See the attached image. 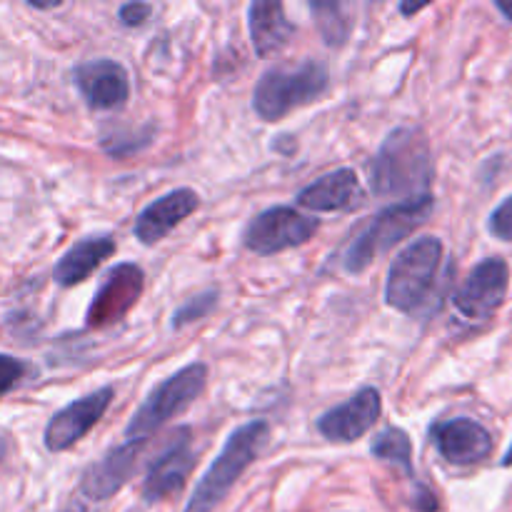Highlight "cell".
Wrapping results in <instances>:
<instances>
[{"label": "cell", "instance_id": "6da1fadb", "mask_svg": "<svg viewBox=\"0 0 512 512\" xmlns=\"http://www.w3.org/2000/svg\"><path fill=\"white\" fill-rule=\"evenodd\" d=\"M370 188L380 198L405 195V200L430 195L433 160L430 145L420 130L398 128L383 140L378 155L370 160Z\"/></svg>", "mask_w": 512, "mask_h": 512}, {"label": "cell", "instance_id": "7a4b0ae2", "mask_svg": "<svg viewBox=\"0 0 512 512\" xmlns=\"http://www.w3.org/2000/svg\"><path fill=\"white\" fill-rule=\"evenodd\" d=\"M270 440V425L265 420H253L230 433L223 453L215 458L208 473L200 478L198 488L190 495L185 512H213L228 498L233 485L238 483L240 475L255 463L263 448Z\"/></svg>", "mask_w": 512, "mask_h": 512}, {"label": "cell", "instance_id": "3957f363", "mask_svg": "<svg viewBox=\"0 0 512 512\" xmlns=\"http://www.w3.org/2000/svg\"><path fill=\"white\" fill-rule=\"evenodd\" d=\"M443 243L438 238H418L390 265L385 300L400 313L415 315L428 305L438 283V270L443 263Z\"/></svg>", "mask_w": 512, "mask_h": 512}, {"label": "cell", "instance_id": "277c9868", "mask_svg": "<svg viewBox=\"0 0 512 512\" xmlns=\"http://www.w3.org/2000/svg\"><path fill=\"white\" fill-rule=\"evenodd\" d=\"M433 205V195H418V198L403 200V203L380 210L370 220L368 228L350 243L348 253H345V270L363 273L378 255L393 250L400 240H405L415 228H420L433 213Z\"/></svg>", "mask_w": 512, "mask_h": 512}, {"label": "cell", "instance_id": "5b68a950", "mask_svg": "<svg viewBox=\"0 0 512 512\" xmlns=\"http://www.w3.org/2000/svg\"><path fill=\"white\" fill-rule=\"evenodd\" d=\"M328 85V68L318 60H305L298 68H270L255 85L253 108L263 120H280L295 108L315 103Z\"/></svg>", "mask_w": 512, "mask_h": 512}, {"label": "cell", "instance_id": "8992f818", "mask_svg": "<svg viewBox=\"0 0 512 512\" xmlns=\"http://www.w3.org/2000/svg\"><path fill=\"white\" fill-rule=\"evenodd\" d=\"M205 383H208V368L203 363L185 365L183 370L163 380L130 418L128 428H125L128 440H148V435L155 433L160 425L193 405L203 395Z\"/></svg>", "mask_w": 512, "mask_h": 512}, {"label": "cell", "instance_id": "52a82bcc", "mask_svg": "<svg viewBox=\"0 0 512 512\" xmlns=\"http://www.w3.org/2000/svg\"><path fill=\"white\" fill-rule=\"evenodd\" d=\"M315 230H318V220L288 205H275L250 220L243 233V243L255 255H275L308 243Z\"/></svg>", "mask_w": 512, "mask_h": 512}, {"label": "cell", "instance_id": "ba28073f", "mask_svg": "<svg viewBox=\"0 0 512 512\" xmlns=\"http://www.w3.org/2000/svg\"><path fill=\"white\" fill-rule=\"evenodd\" d=\"M510 288V268L503 258H488L473 268L455 293L453 305L463 318L488 320L505 303Z\"/></svg>", "mask_w": 512, "mask_h": 512}, {"label": "cell", "instance_id": "9c48e42d", "mask_svg": "<svg viewBox=\"0 0 512 512\" xmlns=\"http://www.w3.org/2000/svg\"><path fill=\"white\" fill-rule=\"evenodd\" d=\"M143 280V270L133 263H123L110 270L85 315L90 328H105L123 320L143 295Z\"/></svg>", "mask_w": 512, "mask_h": 512}, {"label": "cell", "instance_id": "30bf717a", "mask_svg": "<svg viewBox=\"0 0 512 512\" xmlns=\"http://www.w3.org/2000/svg\"><path fill=\"white\" fill-rule=\"evenodd\" d=\"M110 400H113V388L105 385V388L95 390V393L85 395V398L75 400L68 408L55 413L48 428H45V448L50 453H63L70 445L78 443L80 438H85L90 428L105 415Z\"/></svg>", "mask_w": 512, "mask_h": 512}, {"label": "cell", "instance_id": "8fae6325", "mask_svg": "<svg viewBox=\"0 0 512 512\" xmlns=\"http://www.w3.org/2000/svg\"><path fill=\"white\" fill-rule=\"evenodd\" d=\"M383 413V400L375 388H363L318 420V430L330 443H353L375 428Z\"/></svg>", "mask_w": 512, "mask_h": 512}, {"label": "cell", "instance_id": "7c38bea8", "mask_svg": "<svg viewBox=\"0 0 512 512\" xmlns=\"http://www.w3.org/2000/svg\"><path fill=\"white\" fill-rule=\"evenodd\" d=\"M435 450L450 465H475L483 463L493 453V438L488 430L470 418H453L430 428Z\"/></svg>", "mask_w": 512, "mask_h": 512}, {"label": "cell", "instance_id": "4fadbf2b", "mask_svg": "<svg viewBox=\"0 0 512 512\" xmlns=\"http://www.w3.org/2000/svg\"><path fill=\"white\" fill-rule=\"evenodd\" d=\"M145 443L148 440H128L120 448L110 450L100 463L90 465L83 473V480H80V490H83L85 498L95 500V503H103V500L113 498L128 483L135 468H138V460L143 455Z\"/></svg>", "mask_w": 512, "mask_h": 512}, {"label": "cell", "instance_id": "5bb4252c", "mask_svg": "<svg viewBox=\"0 0 512 512\" xmlns=\"http://www.w3.org/2000/svg\"><path fill=\"white\" fill-rule=\"evenodd\" d=\"M75 85L95 110H113L125 105L130 95L128 73L115 60H90L75 68Z\"/></svg>", "mask_w": 512, "mask_h": 512}, {"label": "cell", "instance_id": "9a60e30c", "mask_svg": "<svg viewBox=\"0 0 512 512\" xmlns=\"http://www.w3.org/2000/svg\"><path fill=\"white\" fill-rule=\"evenodd\" d=\"M193 463L195 455L190 448V430H180V438L150 465L148 478L143 483V498L148 503H158V500H165L168 495L183 490Z\"/></svg>", "mask_w": 512, "mask_h": 512}, {"label": "cell", "instance_id": "2e32d148", "mask_svg": "<svg viewBox=\"0 0 512 512\" xmlns=\"http://www.w3.org/2000/svg\"><path fill=\"white\" fill-rule=\"evenodd\" d=\"M198 205L200 198L195 190H170L168 195L158 198L138 215V220H135V235H138V240L143 245L160 243L170 230H175L188 215H193L198 210Z\"/></svg>", "mask_w": 512, "mask_h": 512}, {"label": "cell", "instance_id": "e0dca14e", "mask_svg": "<svg viewBox=\"0 0 512 512\" xmlns=\"http://www.w3.org/2000/svg\"><path fill=\"white\" fill-rule=\"evenodd\" d=\"M360 198H363V190H360L355 170L340 168L300 190L295 200H298V205L315 210V213H340V210L355 208Z\"/></svg>", "mask_w": 512, "mask_h": 512}, {"label": "cell", "instance_id": "ac0fdd59", "mask_svg": "<svg viewBox=\"0 0 512 512\" xmlns=\"http://www.w3.org/2000/svg\"><path fill=\"white\" fill-rule=\"evenodd\" d=\"M115 253V240L110 235H93V238H83L78 245L68 250L58 265L53 268L55 283L63 288H73L88 280L95 273L103 260H108Z\"/></svg>", "mask_w": 512, "mask_h": 512}, {"label": "cell", "instance_id": "d6986e66", "mask_svg": "<svg viewBox=\"0 0 512 512\" xmlns=\"http://www.w3.org/2000/svg\"><path fill=\"white\" fill-rule=\"evenodd\" d=\"M250 38L258 55H270L275 50L285 48L288 40L293 38L295 25L290 23L285 8L278 0H258L250 5Z\"/></svg>", "mask_w": 512, "mask_h": 512}, {"label": "cell", "instance_id": "ffe728a7", "mask_svg": "<svg viewBox=\"0 0 512 512\" xmlns=\"http://www.w3.org/2000/svg\"><path fill=\"white\" fill-rule=\"evenodd\" d=\"M370 453L380 460H388V463L403 465L405 473L413 478V443H410V435L400 428H388L373 440V448Z\"/></svg>", "mask_w": 512, "mask_h": 512}, {"label": "cell", "instance_id": "44dd1931", "mask_svg": "<svg viewBox=\"0 0 512 512\" xmlns=\"http://www.w3.org/2000/svg\"><path fill=\"white\" fill-rule=\"evenodd\" d=\"M313 13L318 18L320 33H323L328 45H343L350 33V25L345 20L343 10L338 3H313Z\"/></svg>", "mask_w": 512, "mask_h": 512}, {"label": "cell", "instance_id": "7402d4cb", "mask_svg": "<svg viewBox=\"0 0 512 512\" xmlns=\"http://www.w3.org/2000/svg\"><path fill=\"white\" fill-rule=\"evenodd\" d=\"M215 303H218V293L215 290H208V293L195 295L193 300H188L185 305H180L173 315V325L175 328H183V325L195 323V320H203L205 315L213 313Z\"/></svg>", "mask_w": 512, "mask_h": 512}, {"label": "cell", "instance_id": "603a6c76", "mask_svg": "<svg viewBox=\"0 0 512 512\" xmlns=\"http://www.w3.org/2000/svg\"><path fill=\"white\" fill-rule=\"evenodd\" d=\"M490 233L503 243H512V195L505 198L490 215Z\"/></svg>", "mask_w": 512, "mask_h": 512}, {"label": "cell", "instance_id": "cb8c5ba5", "mask_svg": "<svg viewBox=\"0 0 512 512\" xmlns=\"http://www.w3.org/2000/svg\"><path fill=\"white\" fill-rule=\"evenodd\" d=\"M23 373L25 365L20 360L10 358V355H0V395L13 390L18 385V380L23 378Z\"/></svg>", "mask_w": 512, "mask_h": 512}, {"label": "cell", "instance_id": "d4e9b609", "mask_svg": "<svg viewBox=\"0 0 512 512\" xmlns=\"http://www.w3.org/2000/svg\"><path fill=\"white\" fill-rule=\"evenodd\" d=\"M150 13H153V8L148 3H128L120 8V23L125 28H138L150 18Z\"/></svg>", "mask_w": 512, "mask_h": 512}, {"label": "cell", "instance_id": "484cf974", "mask_svg": "<svg viewBox=\"0 0 512 512\" xmlns=\"http://www.w3.org/2000/svg\"><path fill=\"white\" fill-rule=\"evenodd\" d=\"M495 8H498L505 18L512 20V0H498V3H495Z\"/></svg>", "mask_w": 512, "mask_h": 512}, {"label": "cell", "instance_id": "4316f807", "mask_svg": "<svg viewBox=\"0 0 512 512\" xmlns=\"http://www.w3.org/2000/svg\"><path fill=\"white\" fill-rule=\"evenodd\" d=\"M425 8V3H420V5H410V3H403L400 5V13L403 15H413V13H420V10Z\"/></svg>", "mask_w": 512, "mask_h": 512}, {"label": "cell", "instance_id": "83f0119b", "mask_svg": "<svg viewBox=\"0 0 512 512\" xmlns=\"http://www.w3.org/2000/svg\"><path fill=\"white\" fill-rule=\"evenodd\" d=\"M503 468H512V445H510L508 453H505V458H503Z\"/></svg>", "mask_w": 512, "mask_h": 512}, {"label": "cell", "instance_id": "f1b7e54d", "mask_svg": "<svg viewBox=\"0 0 512 512\" xmlns=\"http://www.w3.org/2000/svg\"><path fill=\"white\" fill-rule=\"evenodd\" d=\"M5 450H8V448H5V440H3V438H0V460H3V458H5Z\"/></svg>", "mask_w": 512, "mask_h": 512}]
</instances>
